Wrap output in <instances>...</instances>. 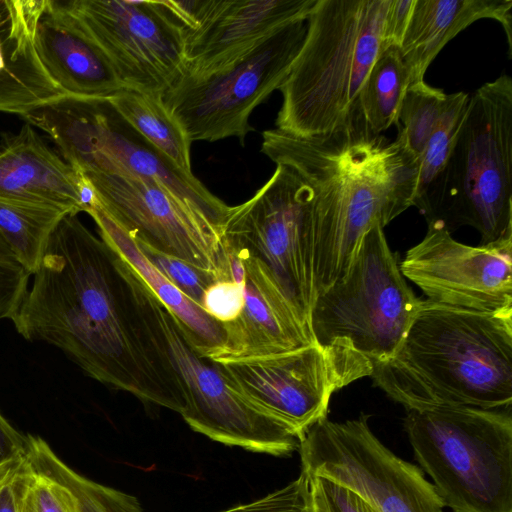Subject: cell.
I'll use <instances>...</instances> for the list:
<instances>
[{"label":"cell","instance_id":"83f0119b","mask_svg":"<svg viewBox=\"0 0 512 512\" xmlns=\"http://www.w3.org/2000/svg\"><path fill=\"white\" fill-rule=\"evenodd\" d=\"M447 98L441 89L425 81L412 83L406 90L398 113L396 140L419 163Z\"/></svg>","mask_w":512,"mask_h":512},{"label":"cell","instance_id":"277c9868","mask_svg":"<svg viewBox=\"0 0 512 512\" xmlns=\"http://www.w3.org/2000/svg\"><path fill=\"white\" fill-rule=\"evenodd\" d=\"M390 0H316L304 42L279 91L276 129L298 137L330 133L357 102L381 52Z\"/></svg>","mask_w":512,"mask_h":512},{"label":"cell","instance_id":"cb8c5ba5","mask_svg":"<svg viewBox=\"0 0 512 512\" xmlns=\"http://www.w3.org/2000/svg\"><path fill=\"white\" fill-rule=\"evenodd\" d=\"M118 114L157 150L188 174L191 141L165 106L162 95L124 88L108 98Z\"/></svg>","mask_w":512,"mask_h":512},{"label":"cell","instance_id":"484cf974","mask_svg":"<svg viewBox=\"0 0 512 512\" xmlns=\"http://www.w3.org/2000/svg\"><path fill=\"white\" fill-rule=\"evenodd\" d=\"M410 85V71L397 46L382 50L358 95V106L369 127L381 134L397 124L398 113Z\"/></svg>","mask_w":512,"mask_h":512},{"label":"cell","instance_id":"9c48e42d","mask_svg":"<svg viewBox=\"0 0 512 512\" xmlns=\"http://www.w3.org/2000/svg\"><path fill=\"white\" fill-rule=\"evenodd\" d=\"M306 30V20H295L219 70L179 77L162 100L189 140L235 137L244 145L250 115L284 82Z\"/></svg>","mask_w":512,"mask_h":512},{"label":"cell","instance_id":"4fadbf2b","mask_svg":"<svg viewBox=\"0 0 512 512\" xmlns=\"http://www.w3.org/2000/svg\"><path fill=\"white\" fill-rule=\"evenodd\" d=\"M98 202L136 243L212 274L231 278L222 230L150 178L88 172Z\"/></svg>","mask_w":512,"mask_h":512},{"label":"cell","instance_id":"4dcf8cb0","mask_svg":"<svg viewBox=\"0 0 512 512\" xmlns=\"http://www.w3.org/2000/svg\"><path fill=\"white\" fill-rule=\"evenodd\" d=\"M136 244L148 261L199 307L202 306L206 290L219 281L212 274L182 260Z\"/></svg>","mask_w":512,"mask_h":512},{"label":"cell","instance_id":"5bb4252c","mask_svg":"<svg viewBox=\"0 0 512 512\" xmlns=\"http://www.w3.org/2000/svg\"><path fill=\"white\" fill-rule=\"evenodd\" d=\"M127 89L163 95L184 74V40L159 1L66 0Z\"/></svg>","mask_w":512,"mask_h":512},{"label":"cell","instance_id":"d590c367","mask_svg":"<svg viewBox=\"0 0 512 512\" xmlns=\"http://www.w3.org/2000/svg\"><path fill=\"white\" fill-rule=\"evenodd\" d=\"M414 3L415 0H390L383 24L381 51L389 46L400 47Z\"/></svg>","mask_w":512,"mask_h":512},{"label":"cell","instance_id":"ffe728a7","mask_svg":"<svg viewBox=\"0 0 512 512\" xmlns=\"http://www.w3.org/2000/svg\"><path fill=\"white\" fill-rule=\"evenodd\" d=\"M34 44L42 66L67 96L103 99L125 88L103 49L66 0H45Z\"/></svg>","mask_w":512,"mask_h":512},{"label":"cell","instance_id":"7c38bea8","mask_svg":"<svg viewBox=\"0 0 512 512\" xmlns=\"http://www.w3.org/2000/svg\"><path fill=\"white\" fill-rule=\"evenodd\" d=\"M370 416L325 417L299 440L301 471L356 493L372 512H444L421 468L395 455L372 432Z\"/></svg>","mask_w":512,"mask_h":512},{"label":"cell","instance_id":"f35d334b","mask_svg":"<svg viewBox=\"0 0 512 512\" xmlns=\"http://www.w3.org/2000/svg\"><path fill=\"white\" fill-rule=\"evenodd\" d=\"M12 478L9 480V482L5 485V487L0 493V512H16V503L14 489L12 485Z\"/></svg>","mask_w":512,"mask_h":512},{"label":"cell","instance_id":"8d00e7d4","mask_svg":"<svg viewBox=\"0 0 512 512\" xmlns=\"http://www.w3.org/2000/svg\"><path fill=\"white\" fill-rule=\"evenodd\" d=\"M26 435L16 430L0 412V462L25 452Z\"/></svg>","mask_w":512,"mask_h":512},{"label":"cell","instance_id":"836d02e7","mask_svg":"<svg viewBox=\"0 0 512 512\" xmlns=\"http://www.w3.org/2000/svg\"><path fill=\"white\" fill-rule=\"evenodd\" d=\"M307 475L312 512H372L350 489L322 476Z\"/></svg>","mask_w":512,"mask_h":512},{"label":"cell","instance_id":"3957f363","mask_svg":"<svg viewBox=\"0 0 512 512\" xmlns=\"http://www.w3.org/2000/svg\"><path fill=\"white\" fill-rule=\"evenodd\" d=\"M373 384L406 410L512 409V310L485 312L422 300Z\"/></svg>","mask_w":512,"mask_h":512},{"label":"cell","instance_id":"603a6c76","mask_svg":"<svg viewBox=\"0 0 512 512\" xmlns=\"http://www.w3.org/2000/svg\"><path fill=\"white\" fill-rule=\"evenodd\" d=\"M87 213L95 221L100 237L123 256L173 315L196 353L208 360L215 358L225 345L222 324L190 300L148 261L136 242L103 210L98 199Z\"/></svg>","mask_w":512,"mask_h":512},{"label":"cell","instance_id":"4316f807","mask_svg":"<svg viewBox=\"0 0 512 512\" xmlns=\"http://www.w3.org/2000/svg\"><path fill=\"white\" fill-rule=\"evenodd\" d=\"M61 210L0 200V233L22 264L33 275L60 220Z\"/></svg>","mask_w":512,"mask_h":512},{"label":"cell","instance_id":"ba28073f","mask_svg":"<svg viewBox=\"0 0 512 512\" xmlns=\"http://www.w3.org/2000/svg\"><path fill=\"white\" fill-rule=\"evenodd\" d=\"M421 303L377 224L345 277L316 296L309 326L315 342L347 343L373 365L395 355Z\"/></svg>","mask_w":512,"mask_h":512},{"label":"cell","instance_id":"f546056e","mask_svg":"<svg viewBox=\"0 0 512 512\" xmlns=\"http://www.w3.org/2000/svg\"><path fill=\"white\" fill-rule=\"evenodd\" d=\"M16 512H80L69 488L23 461L12 478Z\"/></svg>","mask_w":512,"mask_h":512},{"label":"cell","instance_id":"e0dca14e","mask_svg":"<svg viewBox=\"0 0 512 512\" xmlns=\"http://www.w3.org/2000/svg\"><path fill=\"white\" fill-rule=\"evenodd\" d=\"M230 271L244 291L240 314L224 324L225 345L212 360L263 357L299 349L315 342L309 326L254 258L226 247Z\"/></svg>","mask_w":512,"mask_h":512},{"label":"cell","instance_id":"f1b7e54d","mask_svg":"<svg viewBox=\"0 0 512 512\" xmlns=\"http://www.w3.org/2000/svg\"><path fill=\"white\" fill-rule=\"evenodd\" d=\"M469 98L470 95L465 92L448 95L446 107L439 117L420 159L413 206L443 170L464 121Z\"/></svg>","mask_w":512,"mask_h":512},{"label":"cell","instance_id":"d6a6232c","mask_svg":"<svg viewBox=\"0 0 512 512\" xmlns=\"http://www.w3.org/2000/svg\"><path fill=\"white\" fill-rule=\"evenodd\" d=\"M220 512H312L309 477L300 475L286 486L253 502Z\"/></svg>","mask_w":512,"mask_h":512},{"label":"cell","instance_id":"30bf717a","mask_svg":"<svg viewBox=\"0 0 512 512\" xmlns=\"http://www.w3.org/2000/svg\"><path fill=\"white\" fill-rule=\"evenodd\" d=\"M222 239L256 259L309 326L315 299L311 195L295 171L277 164L249 200L230 206Z\"/></svg>","mask_w":512,"mask_h":512},{"label":"cell","instance_id":"6da1fadb","mask_svg":"<svg viewBox=\"0 0 512 512\" xmlns=\"http://www.w3.org/2000/svg\"><path fill=\"white\" fill-rule=\"evenodd\" d=\"M33 276L11 318L24 339L58 348L102 384L184 412L159 300L113 246L66 214Z\"/></svg>","mask_w":512,"mask_h":512},{"label":"cell","instance_id":"7402d4cb","mask_svg":"<svg viewBox=\"0 0 512 512\" xmlns=\"http://www.w3.org/2000/svg\"><path fill=\"white\" fill-rule=\"evenodd\" d=\"M511 0H415L399 47L410 71V84L424 75L442 48L462 30L480 19L499 22L512 55Z\"/></svg>","mask_w":512,"mask_h":512},{"label":"cell","instance_id":"7a4b0ae2","mask_svg":"<svg viewBox=\"0 0 512 512\" xmlns=\"http://www.w3.org/2000/svg\"><path fill=\"white\" fill-rule=\"evenodd\" d=\"M261 152L309 188L315 298L345 277L373 226L385 227L414 204L419 162L396 139L375 133L357 102L324 135L264 131Z\"/></svg>","mask_w":512,"mask_h":512},{"label":"cell","instance_id":"2e32d148","mask_svg":"<svg viewBox=\"0 0 512 512\" xmlns=\"http://www.w3.org/2000/svg\"><path fill=\"white\" fill-rule=\"evenodd\" d=\"M399 269L431 302L485 312L512 310V236L471 246L444 229L428 227Z\"/></svg>","mask_w":512,"mask_h":512},{"label":"cell","instance_id":"52a82bcc","mask_svg":"<svg viewBox=\"0 0 512 512\" xmlns=\"http://www.w3.org/2000/svg\"><path fill=\"white\" fill-rule=\"evenodd\" d=\"M22 118L42 130L77 172L153 179L222 230L230 206L140 135L108 98L64 95Z\"/></svg>","mask_w":512,"mask_h":512},{"label":"cell","instance_id":"8fae6325","mask_svg":"<svg viewBox=\"0 0 512 512\" xmlns=\"http://www.w3.org/2000/svg\"><path fill=\"white\" fill-rule=\"evenodd\" d=\"M215 363L236 392L298 441L328 417L336 391L372 373L370 360L344 342H313L284 353Z\"/></svg>","mask_w":512,"mask_h":512},{"label":"cell","instance_id":"44dd1931","mask_svg":"<svg viewBox=\"0 0 512 512\" xmlns=\"http://www.w3.org/2000/svg\"><path fill=\"white\" fill-rule=\"evenodd\" d=\"M45 0H0V112L21 117L65 94L35 50Z\"/></svg>","mask_w":512,"mask_h":512},{"label":"cell","instance_id":"8992f818","mask_svg":"<svg viewBox=\"0 0 512 512\" xmlns=\"http://www.w3.org/2000/svg\"><path fill=\"white\" fill-rule=\"evenodd\" d=\"M403 425L445 507L512 512V409H410Z\"/></svg>","mask_w":512,"mask_h":512},{"label":"cell","instance_id":"9a60e30c","mask_svg":"<svg viewBox=\"0 0 512 512\" xmlns=\"http://www.w3.org/2000/svg\"><path fill=\"white\" fill-rule=\"evenodd\" d=\"M159 316L185 387L187 406L181 415L194 431L225 445L273 456L298 449L299 441L288 428L236 392L215 362L196 353L160 301Z\"/></svg>","mask_w":512,"mask_h":512},{"label":"cell","instance_id":"e575fe53","mask_svg":"<svg viewBox=\"0 0 512 512\" xmlns=\"http://www.w3.org/2000/svg\"><path fill=\"white\" fill-rule=\"evenodd\" d=\"M231 277L232 279L214 282L206 290L201 306L222 326L233 321L244 304L243 285L236 274L231 273Z\"/></svg>","mask_w":512,"mask_h":512},{"label":"cell","instance_id":"1f68e13d","mask_svg":"<svg viewBox=\"0 0 512 512\" xmlns=\"http://www.w3.org/2000/svg\"><path fill=\"white\" fill-rule=\"evenodd\" d=\"M30 276L0 233V320L14 316L28 290Z\"/></svg>","mask_w":512,"mask_h":512},{"label":"cell","instance_id":"5b68a950","mask_svg":"<svg viewBox=\"0 0 512 512\" xmlns=\"http://www.w3.org/2000/svg\"><path fill=\"white\" fill-rule=\"evenodd\" d=\"M428 227L470 226L487 244L512 236V78L501 74L470 95L453 150L415 203Z\"/></svg>","mask_w":512,"mask_h":512},{"label":"cell","instance_id":"d6986e66","mask_svg":"<svg viewBox=\"0 0 512 512\" xmlns=\"http://www.w3.org/2000/svg\"><path fill=\"white\" fill-rule=\"evenodd\" d=\"M0 200L86 212L97 201L94 188L25 123L0 138Z\"/></svg>","mask_w":512,"mask_h":512},{"label":"cell","instance_id":"74e56055","mask_svg":"<svg viewBox=\"0 0 512 512\" xmlns=\"http://www.w3.org/2000/svg\"><path fill=\"white\" fill-rule=\"evenodd\" d=\"M24 454L3 462H0V493L16 473L23 461Z\"/></svg>","mask_w":512,"mask_h":512},{"label":"cell","instance_id":"d4e9b609","mask_svg":"<svg viewBox=\"0 0 512 512\" xmlns=\"http://www.w3.org/2000/svg\"><path fill=\"white\" fill-rule=\"evenodd\" d=\"M24 457L33 468L69 488L80 512H143L137 498L77 473L39 436L26 435Z\"/></svg>","mask_w":512,"mask_h":512},{"label":"cell","instance_id":"ac0fdd59","mask_svg":"<svg viewBox=\"0 0 512 512\" xmlns=\"http://www.w3.org/2000/svg\"><path fill=\"white\" fill-rule=\"evenodd\" d=\"M316 0H208L198 28L184 38V74L219 70L295 20Z\"/></svg>","mask_w":512,"mask_h":512}]
</instances>
